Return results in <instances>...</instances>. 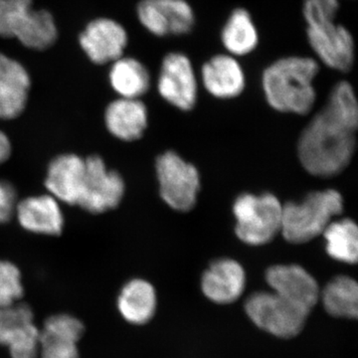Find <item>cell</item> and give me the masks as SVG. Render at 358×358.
Returning <instances> with one entry per match:
<instances>
[{
  "label": "cell",
  "instance_id": "cell-1",
  "mask_svg": "<svg viewBox=\"0 0 358 358\" xmlns=\"http://www.w3.org/2000/svg\"><path fill=\"white\" fill-rule=\"evenodd\" d=\"M357 126L355 90L348 82H338L299 141V157L306 171L320 178L341 173L355 154Z\"/></svg>",
  "mask_w": 358,
  "mask_h": 358
},
{
  "label": "cell",
  "instance_id": "cell-2",
  "mask_svg": "<svg viewBox=\"0 0 358 358\" xmlns=\"http://www.w3.org/2000/svg\"><path fill=\"white\" fill-rule=\"evenodd\" d=\"M320 62L308 56L277 59L263 71L262 87L268 105L282 113L307 115L317 99L315 79Z\"/></svg>",
  "mask_w": 358,
  "mask_h": 358
},
{
  "label": "cell",
  "instance_id": "cell-3",
  "mask_svg": "<svg viewBox=\"0 0 358 358\" xmlns=\"http://www.w3.org/2000/svg\"><path fill=\"white\" fill-rule=\"evenodd\" d=\"M339 0H303L306 34L317 60L329 69L346 73L355 60L352 33L336 21Z\"/></svg>",
  "mask_w": 358,
  "mask_h": 358
},
{
  "label": "cell",
  "instance_id": "cell-4",
  "mask_svg": "<svg viewBox=\"0 0 358 358\" xmlns=\"http://www.w3.org/2000/svg\"><path fill=\"white\" fill-rule=\"evenodd\" d=\"M343 210L341 193L334 189L310 193L301 203L282 206V236L289 243L301 244L322 234L334 216Z\"/></svg>",
  "mask_w": 358,
  "mask_h": 358
},
{
  "label": "cell",
  "instance_id": "cell-5",
  "mask_svg": "<svg viewBox=\"0 0 358 358\" xmlns=\"http://www.w3.org/2000/svg\"><path fill=\"white\" fill-rule=\"evenodd\" d=\"M57 34L53 16L44 9L33 8V0H0V36L44 50L55 43Z\"/></svg>",
  "mask_w": 358,
  "mask_h": 358
},
{
  "label": "cell",
  "instance_id": "cell-6",
  "mask_svg": "<svg viewBox=\"0 0 358 358\" xmlns=\"http://www.w3.org/2000/svg\"><path fill=\"white\" fill-rule=\"evenodd\" d=\"M236 217V234L250 245H263L281 232L282 205L270 193L256 196L243 194L233 206Z\"/></svg>",
  "mask_w": 358,
  "mask_h": 358
},
{
  "label": "cell",
  "instance_id": "cell-7",
  "mask_svg": "<svg viewBox=\"0 0 358 358\" xmlns=\"http://www.w3.org/2000/svg\"><path fill=\"white\" fill-rule=\"evenodd\" d=\"M245 310L257 327L280 338L300 334L310 315L274 292L252 294L245 303Z\"/></svg>",
  "mask_w": 358,
  "mask_h": 358
},
{
  "label": "cell",
  "instance_id": "cell-8",
  "mask_svg": "<svg viewBox=\"0 0 358 358\" xmlns=\"http://www.w3.org/2000/svg\"><path fill=\"white\" fill-rule=\"evenodd\" d=\"M157 174L162 199L176 210H192L200 188L197 169L176 152H166L157 160Z\"/></svg>",
  "mask_w": 358,
  "mask_h": 358
},
{
  "label": "cell",
  "instance_id": "cell-9",
  "mask_svg": "<svg viewBox=\"0 0 358 358\" xmlns=\"http://www.w3.org/2000/svg\"><path fill=\"white\" fill-rule=\"evenodd\" d=\"M157 91L173 107L192 110L199 96V80L192 59L182 52L167 53L160 65Z\"/></svg>",
  "mask_w": 358,
  "mask_h": 358
},
{
  "label": "cell",
  "instance_id": "cell-10",
  "mask_svg": "<svg viewBox=\"0 0 358 358\" xmlns=\"http://www.w3.org/2000/svg\"><path fill=\"white\" fill-rule=\"evenodd\" d=\"M85 162L86 173L78 206L94 214L115 208L124 193L122 176L117 171L108 169L102 157L98 155H92Z\"/></svg>",
  "mask_w": 358,
  "mask_h": 358
},
{
  "label": "cell",
  "instance_id": "cell-11",
  "mask_svg": "<svg viewBox=\"0 0 358 358\" xmlns=\"http://www.w3.org/2000/svg\"><path fill=\"white\" fill-rule=\"evenodd\" d=\"M136 13L141 24L157 37L189 34L196 22L186 0H141Z\"/></svg>",
  "mask_w": 358,
  "mask_h": 358
},
{
  "label": "cell",
  "instance_id": "cell-12",
  "mask_svg": "<svg viewBox=\"0 0 358 358\" xmlns=\"http://www.w3.org/2000/svg\"><path fill=\"white\" fill-rule=\"evenodd\" d=\"M0 345L6 346L11 358H38L40 329L24 303L0 307Z\"/></svg>",
  "mask_w": 358,
  "mask_h": 358
},
{
  "label": "cell",
  "instance_id": "cell-13",
  "mask_svg": "<svg viewBox=\"0 0 358 358\" xmlns=\"http://www.w3.org/2000/svg\"><path fill=\"white\" fill-rule=\"evenodd\" d=\"M266 281L274 293L310 313L320 298L319 285L298 265H277L268 268Z\"/></svg>",
  "mask_w": 358,
  "mask_h": 358
},
{
  "label": "cell",
  "instance_id": "cell-14",
  "mask_svg": "<svg viewBox=\"0 0 358 358\" xmlns=\"http://www.w3.org/2000/svg\"><path fill=\"white\" fill-rule=\"evenodd\" d=\"M80 44L92 62L107 64L122 57L128 45V34L120 23L99 18L87 25L80 35Z\"/></svg>",
  "mask_w": 358,
  "mask_h": 358
},
{
  "label": "cell",
  "instance_id": "cell-15",
  "mask_svg": "<svg viewBox=\"0 0 358 358\" xmlns=\"http://www.w3.org/2000/svg\"><path fill=\"white\" fill-rule=\"evenodd\" d=\"M84 333L83 322L77 317L52 315L40 329L39 358H80L78 343Z\"/></svg>",
  "mask_w": 358,
  "mask_h": 358
},
{
  "label": "cell",
  "instance_id": "cell-16",
  "mask_svg": "<svg viewBox=\"0 0 358 358\" xmlns=\"http://www.w3.org/2000/svg\"><path fill=\"white\" fill-rule=\"evenodd\" d=\"M204 89L221 100L236 98L246 86V75L239 58L216 54L203 63L200 72Z\"/></svg>",
  "mask_w": 358,
  "mask_h": 358
},
{
  "label": "cell",
  "instance_id": "cell-17",
  "mask_svg": "<svg viewBox=\"0 0 358 358\" xmlns=\"http://www.w3.org/2000/svg\"><path fill=\"white\" fill-rule=\"evenodd\" d=\"M86 162L74 154L61 155L52 160L47 171L45 186L59 202L79 204L83 190Z\"/></svg>",
  "mask_w": 358,
  "mask_h": 358
},
{
  "label": "cell",
  "instance_id": "cell-18",
  "mask_svg": "<svg viewBox=\"0 0 358 358\" xmlns=\"http://www.w3.org/2000/svg\"><path fill=\"white\" fill-rule=\"evenodd\" d=\"M60 203L50 194L35 195L18 202L15 215L23 229L57 236L62 233L65 222Z\"/></svg>",
  "mask_w": 358,
  "mask_h": 358
},
{
  "label": "cell",
  "instance_id": "cell-19",
  "mask_svg": "<svg viewBox=\"0 0 358 358\" xmlns=\"http://www.w3.org/2000/svg\"><path fill=\"white\" fill-rule=\"evenodd\" d=\"M246 285L244 268L236 261L221 259L212 263L201 280L204 296L220 305L232 303L243 294Z\"/></svg>",
  "mask_w": 358,
  "mask_h": 358
},
{
  "label": "cell",
  "instance_id": "cell-20",
  "mask_svg": "<svg viewBox=\"0 0 358 358\" xmlns=\"http://www.w3.org/2000/svg\"><path fill=\"white\" fill-rule=\"evenodd\" d=\"M30 77L20 63L0 53V119L11 120L25 109Z\"/></svg>",
  "mask_w": 358,
  "mask_h": 358
},
{
  "label": "cell",
  "instance_id": "cell-21",
  "mask_svg": "<svg viewBox=\"0 0 358 358\" xmlns=\"http://www.w3.org/2000/svg\"><path fill=\"white\" fill-rule=\"evenodd\" d=\"M105 122L108 131L119 140H138L147 129V107L138 99H117L108 106Z\"/></svg>",
  "mask_w": 358,
  "mask_h": 358
},
{
  "label": "cell",
  "instance_id": "cell-22",
  "mask_svg": "<svg viewBox=\"0 0 358 358\" xmlns=\"http://www.w3.org/2000/svg\"><path fill=\"white\" fill-rule=\"evenodd\" d=\"M220 40L226 53L234 57H245L253 53L260 36L251 13L243 7L232 10L221 29Z\"/></svg>",
  "mask_w": 358,
  "mask_h": 358
},
{
  "label": "cell",
  "instance_id": "cell-23",
  "mask_svg": "<svg viewBox=\"0 0 358 358\" xmlns=\"http://www.w3.org/2000/svg\"><path fill=\"white\" fill-rule=\"evenodd\" d=\"M157 301V293L150 282L134 279L122 289L117 298V308L129 324L141 326L154 317Z\"/></svg>",
  "mask_w": 358,
  "mask_h": 358
},
{
  "label": "cell",
  "instance_id": "cell-24",
  "mask_svg": "<svg viewBox=\"0 0 358 358\" xmlns=\"http://www.w3.org/2000/svg\"><path fill=\"white\" fill-rule=\"evenodd\" d=\"M110 82L121 98L138 99L150 89V76L140 61L121 57L115 61L110 69Z\"/></svg>",
  "mask_w": 358,
  "mask_h": 358
},
{
  "label": "cell",
  "instance_id": "cell-25",
  "mask_svg": "<svg viewBox=\"0 0 358 358\" xmlns=\"http://www.w3.org/2000/svg\"><path fill=\"white\" fill-rule=\"evenodd\" d=\"M322 301L326 312L333 317L357 319L358 286L352 278H334L324 287Z\"/></svg>",
  "mask_w": 358,
  "mask_h": 358
},
{
  "label": "cell",
  "instance_id": "cell-26",
  "mask_svg": "<svg viewBox=\"0 0 358 358\" xmlns=\"http://www.w3.org/2000/svg\"><path fill=\"white\" fill-rule=\"evenodd\" d=\"M327 254L346 264H355L358 257V229L350 219L331 221L324 232Z\"/></svg>",
  "mask_w": 358,
  "mask_h": 358
},
{
  "label": "cell",
  "instance_id": "cell-27",
  "mask_svg": "<svg viewBox=\"0 0 358 358\" xmlns=\"http://www.w3.org/2000/svg\"><path fill=\"white\" fill-rule=\"evenodd\" d=\"M23 292L20 268L8 261H0V307L18 303Z\"/></svg>",
  "mask_w": 358,
  "mask_h": 358
},
{
  "label": "cell",
  "instance_id": "cell-28",
  "mask_svg": "<svg viewBox=\"0 0 358 358\" xmlns=\"http://www.w3.org/2000/svg\"><path fill=\"white\" fill-rule=\"evenodd\" d=\"M15 189L7 181L0 180V223H6L15 215L17 206Z\"/></svg>",
  "mask_w": 358,
  "mask_h": 358
},
{
  "label": "cell",
  "instance_id": "cell-29",
  "mask_svg": "<svg viewBox=\"0 0 358 358\" xmlns=\"http://www.w3.org/2000/svg\"><path fill=\"white\" fill-rule=\"evenodd\" d=\"M11 155V143L8 136L0 131V164L6 162Z\"/></svg>",
  "mask_w": 358,
  "mask_h": 358
}]
</instances>
